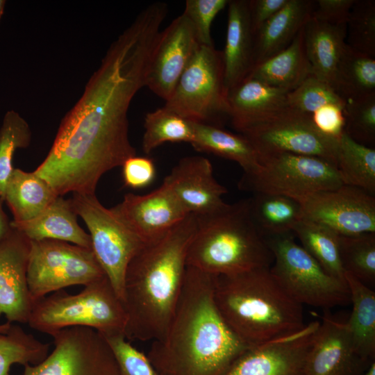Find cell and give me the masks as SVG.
Returning a JSON list of instances; mask_svg holds the SVG:
<instances>
[{"label": "cell", "mask_w": 375, "mask_h": 375, "mask_svg": "<svg viewBox=\"0 0 375 375\" xmlns=\"http://www.w3.org/2000/svg\"><path fill=\"white\" fill-rule=\"evenodd\" d=\"M164 20L157 10L143 9L112 42L61 120L50 150L34 171L58 196L95 194L106 172L136 155L128 137V110L147 85Z\"/></svg>", "instance_id": "6da1fadb"}, {"label": "cell", "mask_w": 375, "mask_h": 375, "mask_svg": "<svg viewBox=\"0 0 375 375\" xmlns=\"http://www.w3.org/2000/svg\"><path fill=\"white\" fill-rule=\"evenodd\" d=\"M214 276L187 266L167 328L147 354L158 375H224L251 347L226 323L214 299Z\"/></svg>", "instance_id": "7a4b0ae2"}, {"label": "cell", "mask_w": 375, "mask_h": 375, "mask_svg": "<svg viewBox=\"0 0 375 375\" xmlns=\"http://www.w3.org/2000/svg\"><path fill=\"white\" fill-rule=\"evenodd\" d=\"M197 227L189 214L147 244L128 265L124 287L128 340L154 341L165 333L183 289L187 253Z\"/></svg>", "instance_id": "3957f363"}, {"label": "cell", "mask_w": 375, "mask_h": 375, "mask_svg": "<svg viewBox=\"0 0 375 375\" xmlns=\"http://www.w3.org/2000/svg\"><path fill=\"white\" fill-rule=\"evenodd\" d=\"M214 299L228 326L251 347L306 326L302 305L283 290L270 267L215 276Z\"/></svg>", "instance_id": "277c9868"}, {"label": "cell", "mask_w": 375, "mask_h": 375, "mask_svg": "<svg viewBox=\"0 0 375 375\" xmlns=\"http://www.w3.org/2000/svg\"><path fill=\"white\" fill-rule=\"evenodd\" d=\"M196 219L187 266L219 276L272 265V252L253 220L248 199L226 203L219 210Z\"/></svg>", "instance_id": "5b68a950"}, {"label": "cell", "mask_w": 375, "mask_h": 375, "mask_svg": "<svg viewBox=\"0 0 375 375\" xmlns=\"http://www.w3.org/2000/svg\"><path fill=\"white\" fill-rule=\"evenodd\" d=\"M126 323L124 303L106 276L77 294L61 290L48 294L35 303L28 322L51 336L74 326L91 328L105 337L124 335Z\"/></svg>", "instance_id": "8992f818"}, {"label": "cell", "mask_w": 375, "mask_h": 375, "mask_svg": "<svg viewBox=\"0 0 375 375\" xmlns=\"http://www.w3.org/2000/svg\"><path fill=\"white\" fill-rule=\"evenodd\" d=\"M266 240L274 256L270 271L296 302L324 310L351 303L347 282L328 274L291 233Z\"/></svg>", "instance_id": "52a82bcc"}, {"label": "cell", "mask_w": 375, "mask_h": 375, "mask_svg": "<svg viewBox=\"0 0 375 375\" xmlns=\"http://www.w3.org/2000/svg\"><path fill=\"white\" fill-rule=\"evenodd\" d=\"M336 166L321 158L290 153L259 156L258 167L244 173L240 190L283 195L299 203L308 196L342 185Z\"/></svg>", "instance_id": "ba28073f"}, {"label": "cell", "mask_w": 375, "mask_h": 375, "mask_svg": "<svg viewBox=\"0 0 375 375\" xmlns=\"http://www.w3.org/2000/svg\"><path fill=\"white\" fill-rule=\"evenodd\" d=\"M222 51L198 47L164 107L191 122L218 126L228 117Z\"/></svg>", "instance_id": "9c48e42d"}, {"label": "cell", "mask_w": 375, "mask_h": 375, "mask_svg": "<svg viewBox=\"0 0 375 375\" xmlns=\"http://www.w3.org/2000/svg\"><path fill=\"white\" fill-rule=\"evenodd\" d=\"M70 199L77 215L88 227L97 261L123 301L128 265L147 243L112 208L103 206L95 194L74 193Z\"/></svg>", "instance_id": "30bf717a"}, {"label": "cell", "mask_w": 375, "mask_h": 375, "mask_svg": "<svg viewBox=\"0 0 375 375\" xmlns=\"http://www.w3.org/2000/svg\"><path fill=\"white\" fill-rule=\"evenodd\" d=\"M30 241L27 281L34 305L54 292L106 276L92 249L56 240Z\"/></svg>", "instance_id": "8fae6325"}, {"label": "cell", "mask_w": 375, "mask_h": 375, "mask_svg": "<svg viewBox=\"0 0 375 375\" xmlns=\"http://www.w3.org/2000/svg\"><path fill=\"white\" fill-rule=\"evenodd\" d=\"M260 156L290 153L321 158L336 166L339 140L315 126L310 115L288 107L240 132Z\"/></svg>", "instance_id": "7c38bea8"}, {"label": "cell", "mask_w": 375, "mask_h": 375, "mask_svg": "<svg viewBox=\"0 0 375 375\" xmlns=\"http://www.w3.org/2000/svg\"><path fill=\"white\" fill-rule=\"evenodd\" d=\"M53 351L23 375H120L106 338L88 327L64 328L53 335Z\"/></svg>", "instance_id": "4fadbf2b"}, {"label": "cell", "mask_w": 375, "mask_h": 375, "mask_svg": "<svg viewBox=\"0 0 375 375\" xmlns=\"http://www.w3.org/2000/svg\"><path fill=\"white\" fill-rule=\"evenodd\" d=\"M300 203L303 219L322 224L340 235L375 233V198L358 188L342 185L319 191Z\"/></svg>", "instance_id": "5bb4252c"}, {"label": "cell", "mask_w": 375, "mask_h": 375, "mask_svg": "<svg viewBox=\"0 0 375 375\" xmlns=\"http://www.w3.org/2000/svg\"><path fill=\"white\" fill-rule=\"evenodd\" d=\"M319 322L290 335L251 347L224 375H306L305 364Z\"/></svg>", "instance_id": "9a60e30c"}, {"label": "cell", "mask_w": 375, "mask_h": 375, "mask_svg": "<svg viewBox=\"0 0 375 375\" xmlns=\"http://www.w3.org/2000/svg\"><path fill=\"white\" fill-rule=\"evenodd\" d=\"M199 46L193 26L182 13L160 32L146 86L167 100Z\"/></svg>", "instance_id": "2e32d148"}, {"label": "cell", "mask_w": 375, "mask_h": 375, "mask_svg": "<svg viewBox=\"0 0 375 375\" xmlns=\"http://www.w3.org/2000/svg\"><path fill=\"white\" fill-rule=\"evenodd\" d=\"M30 248V240L12 226L0 240V316L12 324H28L34 306L27 281Z\"/></svg>", "instance_id": "e0dca14e"}, {"label": "cell", "mask_w": 375, "mask_h": 375, "mask_svg": "<svg viewBox=\"0 0 375 375\" xmlns=\"http://www.w3.org/2000/svg\"><path fill=\"white\" fill-rule=\"evenodd\" d=\"M112 208L147 244L164 236L189 215L164 183L147 194L128 193Z\"/></svg>", "instance_id": "ac0fdd59"}, {"label": "cell", "mask_w": 375, "mask_h": 375, "mask_svg": "<svg viewBox=\"0 0 375 375\" xmlns=\"http://www.w3.org/2000/svg\"><path fill=\"white\" fill-rule=\"evenodd\" d=\"M370 365L356 351L345 322L326 311L307 354L306 375H362Z\"/></svg>", "instance_id": "d6986e66"}, {"label": "cell", "mask_w": 375, "mask_h": 375, "mask_svg": "<svg viewBox=\"0 0 375 375\" xmlns=\"http://www.w3.org/2000/svg\"><path fill=\"white\" fill-rule=\"evenodd\" d=\"M163 183L188 214L209 215L226 204L222 197L228 191L217 181L211 162L203 156L181 158Z\"/></svg>", "instance_id": "ffe728a7"}, {"label": "cell", "mask_w": 375, "mask_h": 375, "mask_svg": "<svg viewBox=\"0 0 375 375\" xmlns=\"http://www.w3.org/2000/svg\"><path fill=\"white\" fill-rule=\"evenodd\" d=\"M288 92L247 76L227 93L228 117L240 133L289 107Z\"/></svg>", "instance_id": "44dd1931"}, {"label": "cell", "mask_w": 375, "mask_h": 375, "mask_svg": "<svg viewBox=\"0 0 375 375\" xmlns=\"http://www.w3.org/2000/svg\"><path fill=\"white\" fill-rule=\"evenodd\" d=\"M224 49L222 51L226 92L244 80L253 67L254 33L249 0H229Z\"/></svg>", "instance_id": "7402d4cb"}, {"label": "cell", "mask_w": 375, "mask_h": 375, "mask_svg": "<svg viewBox=\"0 0 375 375\" xmlns=\"http://www.w3.org/2000/svg\"><path fill=\"white\" fill-rule=\"evenodd\" d=\"M315 3L313 0H288L258 29L254 35L253 67L291 44L311 17Z\"/></svg>", "instance_id": "603a6c76"}, {"label": "cell", "mask_w": 375, "mask_h": 375, "mask_svg": "<svg viewBox=\"0 0 375 375\" xmlns=\"http://www.w3.org/2000/svg\"><path fill=\"white\" fill-rule=\"evenodd\" d=\"M71 199L58 196L34 218L26 222H10V225L28 240H56L92 249L90 236L78 224Z\"/></svg>", "instance_id": "cb8c5ba5"}, {"label": "cell", "mask_w": 375, "mask_h": 375, "mask_svg": "<svg viewBox=\"0 0 375 375\" xmlns=\"http://www.w3.org/2000/svg\"><path fill=\"white\" fill-rule=\"evenodd\" d=\"M303 35L312 75L333 87L346 44L347 24H331L310 17L304 26Z\"/></svg>", "instance_id": "d4e9b609"}, {"label": "cell", "mask_w": 375, "mask_h": 375, "mask_svg": "<svg viewBox=\"0 0 375 375\" xmlns=\"http://www.w3.org/2000/svg\"><path fill=\"white\" fill-rule=\"evenodd\" d=\"M303 28L288 47L253 67L247 76L288 92L297 88L312 74L305 49Z\"/></svg>", "instance_id": "484cf974"}, {"label": "cell", "mask_w": 375, "mask_h": 375, "mask_svg": "<svg viewBox=\"0 0 375 375\" xmlns=\"http://www.w3.org/2000/svg\"><path fill=\"white\" fill-rule=\"evenodd\" d=\"M352 311L345 322L358 356L370 365L375 358V292L348 273L344 274Z\"/></svg>", "instance_id": "4316f807"}, {"label": "cell", "mask_w": 375, "mask_h": 375, "mask_svg": "<svg viewBox=\"0 0 375 375\" xmlns=\"http://www.w3.org/2000/svg\"><path fill=\"white\" fill-rule=\"evenodd\" d=\"M58 196L34 171L14 168L6 184L4 201L12 214V221L22 222L36 217Z\"/></svg>", "instance_id": "83f0119b"}, {"label": "cell", "mask_w": 375, "mask_h": 375, "mask_svg": "<svg viewBox=\"0 0 375 375\" xmlns=\"http://www.w3.org/2000/svg\"><path fill=\"white\" fill-rule=\"evenodd\" d=\"M193 124L194 137L190 144L197 151L235 161L241 166L244 173L250 172L258 167L257 151L242 134H234L215 125L194 122Z\"/></svg>", "instance_id": "f1b7e54d"}, {"label": "cell", "mask_w": 375, "mask_h": 375, "mask_svg": "<svg viewBox=\"0 0 375 375\" xmlns=\"http://www.w3.org/2000/svg\"><path fill=\"white\" fill-rule=\"evenodd\" d=\"M248 202L253 220L265 238L292 233L302 219L301 203L283 195L257 193Z\"/></svg>", "instance_id": "f546056e"}, {"label": "cell", "mask_w": 375, "mask_h": 375, "mask_svg": "<svg viewBox=\"0 0 375 375\" xmlns=\"http://www.w3.org/2000/svg\"><path fill=\"white\" fill-rule=\"evenodd\" d=\"M333 87L345 101L375 92V58L345 44Z\"/></svg>", "instance_id": "4dcf8cb0"}, {"label": "cell", "mask_w": 375, "mask_h": 375, "mask_svg": "<svg viewBox=\"0 0 375 375\" xmlns=\"http://www.w3.org/2000/svg\"><path fill=\"white\" fill-rule=\"evenodd\" d=\"M336 167L343 185L375 194V149L361 144L344 133L339 139Z\"/></svg>", "instance_id": "1f68e13d"}, {"label": "cell", "mask_w": 375, "mask_h": 375, "mask_svg": "<svg viewBox=\"0 0 375 375\" xmlns=\"http://www.w3.org/2000/svg\"><path fill=\"white\" fill-rule=\"evenodd\" d=\"M292 232L301 247L328 274L346 282L340 260L339 234L322 224L303 219Z\"/></svg>", "instance_id": "d6a6232c"}, {"label": "cell", "mask_w": 375, "mask_h": 375, "mask_svg": "<svg viewBox=\"0 0 375 375\" xmlns=\"http://www.w3.org/2000/svg\"><path fill=\"white\" fill-rule=\"evenodd\" d=\"M144 128L142 147L146 154L166 142L191 144L194 137L193 122L164 106L147 113Z\"/></svg>", "instance_id": "836d02e7"}, {"label": "cell", "mask_w": 375, "mask_h": 375, "mask_svg": "<svg viewBox=\"0 0 375 375\" xmlns=\"http://www.w3.org/2000/svg\"><path fill=\"white\" fill-rule=\"evenodd\" d=\"M49 347L12 324L7 333H0V375H10L15 364L26 366L40 362L49 354Z\"/></svg>", "instance_id": "e575fe53"}, {"label": "cell", "mask_w": 375, "mask_h": 375, "mask_svg": "<svg viewBox=\"0 0 375 375\" xmlns=\"http://www.w3.org/2000/svg\"><path fill=\"white\" fill-rule=\"evenodd\" d=\"M340 256L342 268L366 286L375 285V233L340 235Z\"/></svg>", "instance_id": "d590c367"}, {"label": "cell", "mask_w": 375, "mask_h": 375, "mask_svg": "<svg viewBox=\"0 0 375 375\" xmlns=\"http://www.w3.org/2000/svg\"><path fill=\"white\" fill-rule=\"evenodd\" d=\"M31 140L27 122L17 111L8 110L0 127V196L3 200L7 182L14 169V154L16 150L28 147Z\"/></svg>", "instance_id": "8d00e7d4"}, {"label": "cell", "mask_w": 375, "mask_h": 375, "mask_svg": "<svg viewBox=\"0 0 375 375\" xmlns=\"http://www.w3.org/2000/svg\"><path fill=\"white\" fill-rule=\"evenodd\" d=\"M346 44L375 58L374 0H355L347 22Z\"/></svg>", "instance_id": "74e56055"}, {"label": "cell", "mask_w": 375, "mask_h": 375, "mask_svg": "<svg viewBox=\"0 0 375 375\" xmlns=\"http://www.w3.org/2000/svg\"><path fill=\"white\" fill-rule=\"evenodd\" d=\"M344 132L356 142L375 145V92L346 101Z\"/></svg>", "instance_id": "f35d334b"}, {"label": "cell", "mask_w": 375, "mask_h": 375, "mask_svg": "<svg viewBox=\"0 0 375 375\" xmlns=\"http://www.w3.org/2000/svg\"><path fill=\"white\" fill-rule=\"evenodd\" d=\"M288 103L289 107L311 115L325 106L345 105L346 101L330 84L311 74L288 92Z\"/></svg>", "instance_id": "ab89813d"}, {"label": "cell", "mask_w": 375, "mask_h": 375, "mask_svg": "<svg viewBox=\"0 0 375 375\" xmlns=\"http://www.w3.org/2000/svg\"><path fill=\"white\" fill-rule=\"evenodd\" d=\"M229 0H187L183 14L193 26L199 44L213 45L212 23L228 3Z\"/></svg>", "instance_id": "60d3db41"}, {"label": "cell", "mask_w": 375, "mask_h": 375, "mask_svg": "<svg viewBox=\"0 0 375 375\" xmlns=\"http://www.w3.org/2000/svg\"><path fill=\"white\" fill-rule=\"evenodd\" d=\"M115 356L120 375H158L147 356L124 335L106 337Z\"/></svg>", "instance_id": "b9f144b4"}, {"label": "cell", "mask_w": 375, "mask_h": 375, "mask_svg": "<svg viewBox=\"0 0 375 375\" xmlns=\"http://www.w3.org/2000/svg\"><path fill=\"white\" fill-rule=\"evenodd\" d=\"M124 185L132 189H140L150 185L156 176V167L149 157L133 156L122 165Z\"/></svg>", "instance_id": "7bdbcfd3"}, {"label": "cell", "mask_w": 375, "mask_h": 375, "mask_svg": "<svg viewBox=\"0 0 375 375\" xmlns=\"http://www.w3.org/2000/svg\"><path fill=\"white\" fill-rule=\"evenodd\" d=\"M344 106L329 104L315 112L310 115L315 126L322 133L339 140L344 133Z\"/></svg>", "instance_id": "ee69618b"}, {"label": "cell", "mask_w": 375, "mask_h": 375, "mask_svg": "<svg viewBox=\"0 0 375 375\" xmlns=\"http://www.w3.org/2000/svg\"><path fill=\"white\" fill-rule=\"evenodd\" d=\"M355 0H317L311 17L331 24H347Z\"/></svg>", "instance_id": "f6af8a7d"}, {"label": "cell", "mask_w": 375, "mask_h": 375, "mask_svg": "<svg viewBox=\"0 0 375 375\" xmlns=\"http://www.w3.org/2000/svg\"><path fill=\"white\" fill-rule=\"evenodd\" d=\"M288 0H249V10L253 31L255 33Z\"/></svg>", "instance_id": "bcb514c9"}, {"label": "cell", "mask_w": 375, "mask_h": 375, "mask_svg": "<svg viewBox=\"0 0 375 375\" xmlns=\"http://www.w3.org/2000/svg\"><path fill=\"white\" fill-rule=\"evenodd\" d=\"M3 199L0 196V240H1L11 229V221H9L3 208Z\"/></svg>", "instance_id": "7dc6e473"}, {"label": "cell", "mask_w": 375, "mask_h": 375, "mask_svg": "<svg viewBox=\"0 0 375 375\" xmlns=\"http://www.w3.org/2000/svg\"><path fill=\"white\" fill-rule=\"evenodd\" d=\"M362 375H375V361L369 366Z\"/></svg>", "instance_id": "c3c4849f"}, {"label": "cell", "mask_w": 375, "mask_h": 375, "mask_svg": "<svg viewBox=\"0 0 375 375\" xmlns=\"http://www.w3.org/2000/svg\"><path fill=\"white\" fill-rule=\"evenodd\" d=\"M11 325H12V323H10L8 322L3 324H0V333H7L8 330L10 329Z\"/></svg>", "instance_id": "681fc988"}, {"label": "cell", "mask_w": 375, "mask_h": 375, "mask_svg": "<svg viewBox=\"0 0 375 375\" xmlns=\"http://www.w3.org/2000/svg\"><path fill=\"white\" fill-rule=\"evenodd\" d=\"M6 3V1L0 0V21L3 15Z\"/></svg>", "instance_id": "f907efd6"}]
</instances>
